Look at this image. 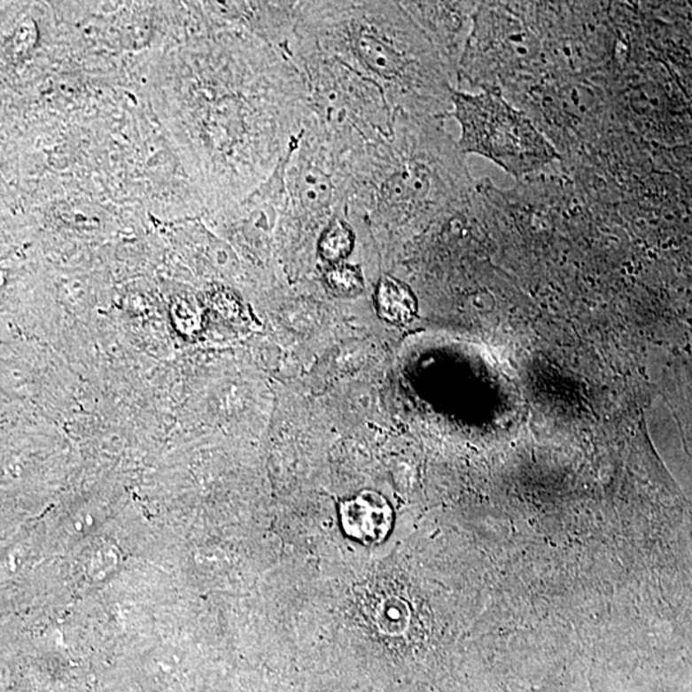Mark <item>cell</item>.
Returning <instances> with one entry per match:
<instances>
[{
  "instance_id": "277c9868",
  "label": "cell",
  "mask_w": 692,
  "mask_h": 692,
  "mask_svg": "<svg viewBox=\"0 0 692 692\" xmlns=\"http://www.w3.org/2000/svg\"><path fill=\"white\" fill-rule=\"evenodd\" d=\"M284 54L297 67L311 123L341 153L389 136L395 113L375 82L292 31Z\"/></svg>"
},
{
  "instance_id": "9c48e42d",
  "label": "cell",
  "mask_w": 692,
  "mask_h": 692,
  "mask_svg": "<svg viewBox=\"0 0 692 692\" xmlns=\"http://www.w3.org/2000/svg\"><path fill=\"white\" fill-rule=\"evenodd\" d=\"M358 235L346 214L335 215L315 241V255L326 266L347 262L357 248Z\"/></svg>"
},
{
  "instance_id": "ba28073f",
  "label": "cell",
  "mask_w": 692,
  "mask_h": 692,
  "mask_svg": "<svg viewBox=\"0 0 692 692\" xmlns=\"http://www.w3.org/2000/svg\"><path fill=\"white\" fill-rule=\"evenodd\" d=\"M376 313L384 323L406 326L417 318L419 301L412 287L400 278L382 274L373 294Z\"/></svg>"
},
{
  "instance_id": "3957f363",
  "label": "cell",
  "mask_w": 692,
  "mask_h": 692,
  "mask_svg": "<svg viewBox=\"0 0 692 692\" xmlns=\"http://www.w3.org/2000/svg\"><path fill=\"white\" fill-rule=\"evenodd\" d=\"M472 179L444 121L398 112L389 136L347 158V220L406 223L470 202Z\"/></svg>"
},
{
  "instance_id": "8992f818",
  "label": "cell",
  "mask_w": 692,
  "mask_h": 692,
  "mask_svg": "<svg viewBox=\"0 0 692 692\" xmlns=\"http://www.w3.org/2000/svg\"><path fill=\"white\" fill-rule=\"evenodd\" d=\"M438 49L456 80L459 60L472 24L475 3L400 2Z\"/></svg>"
},
{
  "instance_id": "5b68a950",
  "label": "cell",
  "mask_w": 692,
  "mask_h": 692,
  "mask_svg": "<svg viewBox=\"0 0 692 692\" xmlns=\"http://www.w3.org/2000/svg\"><path fill=\"white\" fill-rule=\"evenodd\" d=\"M449 117L461 128L456 144L463 156L486 158L514 177L533 174L559 158L530 116L514 108L501 91L454 89Z\"/></svg>"
},
{
  "instance_id": "30bf717a",
  "label": "cell",
  "mask_w": 692,
  "mask_h": 692,
  "mask_svg": "<svg viewBox=\"0 0 692 692\" xmlns=\"http://www.w3.org/2000/svg\"><path fill=\"white\" fill-rule=\"evenodd\" d=\"M323 284L331 297L350 300L364 294L367 281L359 264L343 262L324 267Z\"/></svg>"
},
{
  "instance_id": "52a82bcc",
  "label": "cell",
  "mask_w": 692,
  "mask_h": 692,
  "mask_svg": "<svg viewBox=\"0 0 692 692\" xmlns=\"http://www.w3.org/2000/svg\"><path fill=\"white\" fill-rule=\"evenodd\" d=\"M341 525L350 537L372 544L380 542L393 527V508L380 493L363 490L338 504Z\"/></svg>"
},
{
  "instance_id": "7a4b0ae2",
  "label": "cell",
  "mask_w": 692,
  "mask_h": 692,
  "mask_svg": "<svg viewBox=\"0 0 692 692\" xmlns=\"http://www.w3.org/2000/svg\"><path fill=\"white\" fill-rule=\"evenodd\" d=\"M294 33L375 82L394 113L452 109L455 76L400 2H300Z\"/></svg>"
},
{
  "instance_id": "6da1fadb",
  "label": "cell",
  "mask_w": 692,
  "mask_h": 692,
  "mask_svg": "<svg viewBox=\"0 0 692 692\" xmlns=\"http://www.w3.org/2000/svg\"><path fill=\"white\" fill-rule=\"evenodd\" d=\"M195 57L191 122L206 177L223 199L248 197L303 128V79L283 51L249 33Z\"/></svg>"
}]
</instances>
